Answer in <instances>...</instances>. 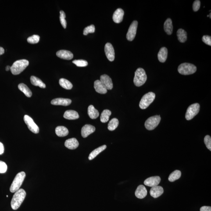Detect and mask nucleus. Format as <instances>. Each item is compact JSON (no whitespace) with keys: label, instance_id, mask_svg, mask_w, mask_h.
I'll list each match as a JSON object with an SVG mask.
<instances>
[{"label":"nucleus","instance_id":"1a4fd4ad","mask_svg":"<svg viewBox=\"0 0 211 211\" xmlns=\"http://www.w3.org/2000/svg\"><path fill=\"white\" fill-rule=\"evenodd\" d=\"M25 123L29 130L33 133L37 134L39 132V128L30 116L25 115L23 118Z\"/></svg>","mask_w":211,"mask_h":211},{"label":"nucleus","instance_id":"aec40b11","mask_svg":"<svg viewBox=\"0 0 211 211\" xmlns=\"http://www.w3.org/2000/svg\"><path fill=\"white\" fill-rule=\"evenodd\" d=\"M79 143L76 138H71L66 140L65 141V145L66 148L70 149H75L78 148Z\"/></svg>","mask_w":211,"mask_h":211},{"label":"nucleus","instance_id":"b1692460","mask_svg":"<svg viewBox=\"0 0 211 211\" xmlns=\"http://www.w3.org/2000/svg\"><path fill=\"white\" fill-rule=\"evenodd\" d=\"M56 135L59 137H64L69 134V130L66 127L63 126H58L55 130Z\"/></svg>","mask_w":211,"mask_h":211},{"label":"nucleus","instance_id":"ea45409f","mask_svg":"<svg viewBox=\"0 0 211 211\" xmlns=\"http://www.w3.org/2000/svg\"><path fill=\"white\" fill-rule=\"evenodd\" d=\"M7 170V166L2 161H0V173H5Z\"/></svg>","mask_w":211,"mask_h":211},{"label":"nucleus","instance_id":"2eb2a0df","mask_svg":"<svg viewBox=\"0 0 211 211\" xmlns=\"http://www.w3.org/2000/svg\"><path fill=\"white\" fill-rule=\"evenodd\" d=\"M72 101L69 98H58L53 99L51 104L54 105H61L67 106L71 103Z\"/></svg>","mask_w":211,"mask_h":211},{"label":"nucleus","instance_id":"9b49d317","mask_svg":"<svg viewBox=\"0 0 211 211\" xmlns=\"http://www.w3.org/2000/svg\"><path fill=\"white\" fill-rule=\"evenodd\" d=\"M106 55L108 60L113 62L115 59V51L113 45L109 43L106 44L105 48Z\"/></svg>","mask_w":211,"mask_h":211},{"label":"nucleus","instance_id":"c85d7f7f","mask_svg":"<svg viewBox=\"0 0 211 211\" xmlns=\"http://www.w3.org/2000/svg\"><path fill=\"white\" fill-rule=\"evenodd\" d=\"M18 88L26 96L30 98L32 95V93L27 86L23 83H20L18 85Z\"/></svg>","mask_w":211,"mask_h":211},{"label":"nucleus","instance_id":"a18cd8bd","mask_svg":"<svg viewBox=\"0 0 211 211\" xmlns=\"http://www.w3.org/2000/svg\"><path fill=\"white\" fill-rule=\"evenodd\" d=\"M5 53V49L2 47H0V55H3Z\"/></svg>","mask_w":211,"mask_h":211},{"label":"nucleus","instance_id":"5701e85b","mask_svg":"<svg viewBox=\"0 0 211 211\" xmlns=\"http://www.w3.org/2000/svg\"><path fill=\"white\" fill-rule=\"evenodd\" d=\"M168 55V50L165 47L161 48L158 52V60L162 63L166 62L167 59Z\"/></svg>","mask_w":211,"mask_h":211},{"label":"nucleus","instance_id":"f8f14e48","mask_svg":"<svg viewBox=\"0 0 211 211\" xmlns=\"http://www.w3.org/2000/svg\"><path fill=\"white\" fill-rule=\"evenodd\" d=\"M161 178L159 176H155L149 177L147 178L144 182V184L146 186L152 187L158 186L160 183Z\"/></svg>","mask_w":211,"mask_h":211},{"label":"nucleus","instance_id":"ddd939ff","mask_svg":"<svg viewBox=\"0 0 211 211\" xmlns=\"http://www.w3.org/2000/svg\"><path fill=\"white\" fill-rule=\"evenodd\" d=\"M100 80L107 90H111L113 88V84L112 79L107 75L104 74L101 76Z\"/></svg>","mask_w":211,"mask_h":211},{"label":"nucleus","instance_id":"c756f323","mask_svg":"<svg viewBox=\"0 0 211 211\" xmlns=\"http://www.w3.org/2000/svg\"><path fill=\"white\" fill-rule=\"evenodd\" d=\"M177 35L179 41L180 42H185L187 40V33L183 29H179L177 31Z\"/></svg>","mask_w":211,"mask_h":211},{"label":"nucleus","instance_id":"0eeeda50","mask_svg":"<svg viewBox=\"0 0 211 211\" xmlns=\"http://www.w3.org/2000/svg\"><path fill=\"white\" fill-rule=\"evenodd\" d=\"M161 120L159 116H151L146 121L145 123V128L148 130H152L157 127Z\"/></svg>","mask_w":211,"mask_h":211},{"label":"nucleus","instance_id":"423d86ee","mask_svg":"<svg viewBox=\"0 0 211 211\" xmlns=\"http://www.w3.org/2000/svg\"><path fill=\"white\" fill-rule=\"evenodd\" d=\"M155 98V93L149 92L143 96L140 101L139 106L141 109H145L148 107L154 101Z\"/></svg>","mask_w":211,"mask_h":211},{"label":"nucleus","instance_id":"6ab92c4d","mask_svg":"<svg viewBox=\"0 0 211 211\" xmlns=\"http://www.w3.org/2000/svg\"><path fill=\"white\" fill-rule=\"evenodd\" d=\"M148 194V191L145 187L143 185H140L137 187L135 191V196L137 198L142 199L145 198Z\"/></svg>","mask_w":211,"mask_h":211},{"label":"nucleus","instance_id":"cd10ccee","mask_svg":"<svg viewBox=\"0 0 211 211\" xmlns=\"http://www.w3.org/2000/svg\"><path fill=\"white\" fill-rule=\"evenodd\" d=\"M30 82L33 85L38 86L40 88H45L46 85L45 83L43 82L42 80L38 77L34 76H31L30 78Z\"/></svg>","mask_w":211,"mask_h":211},{"label":"nucleus","instance_id":"dca6fc26","mask_svg":"<svg viewBox=\"0 0 211 211\" xmlns=\"http://www.w3.org/2000/svg\"><path fill=\"white\" fill-rule=\"evenodd\" d=\"M163 189L161 186H156L152 187L150 191L151 196L155 198H158L163 193Z\"/></svg>","mask_w":211,"mask_h":211},{"label":"nucleus","instance_id":"412c9836","mask_svg":"<svg viewBox=\"0 0 211 211\" xmlns=\"http://www.w3.org/2000/svg\"><path fill=\"white\" fill-rule=\"evenodd\" d=\"M94 87L95 91L99 94H105L107 92V90L99 80L94 82Z\"/></svg>","mask_w":211,"mask_h":211},{"label":"nucleus","instance_id":"7c9ffc66","mask_svg":"<svg viewBox=\"0 0 211 211\" xmlns=\"http://www.w3.org/2000/svg\"><path fill=\"white\" fill-rule=\"evenodd\" d=\"M59 84L63 88L66 90H70L73 88V85L69 80L64 78H61L59 80Z\"/></svg>","mask_w":211,"mask_h":211},{"label":"nucleus","instance_id":"49530a36","mask_svg":"<svg viewBox=\"0 0 211 211\" xmlns=\"http://www.w3.org/2000/svg\"><path fill=\"white\" fill-rule=\"evenodd\" d=\"M5 70L6 71H9V70H11V66H7L6 68H5Z\"/></svg>","mask_w":211,"mask_h":211},{"label":"nucleus","instance_id":"f704fd0d","mask_svg":"<svg viewBox=\"0 0 211 211\" xmlns=\"http://www.w3.org/2000/svg\"><path fill=\"white\" fill-rule=\"evenodd\" d=\"M66 13L63 11H61L60 12V16H59V19H60V21L62 26L64 29H66Z\"/></svg>","mask_w":211,"mask_h":211},{"label":"nucleus","instance_id":"bb28decb","mask_svg":"<svg viewBox=\"0 0 211 211\" xmlns=\"http://www.w3.org/2000/svg\"><path fill=\"white\" fill-rule=\"evenodd\" d=\"M88 113L91 119H97L99 116V112L92 105H90L88 108Z\"/></svg>","mask_w":211,"mask_h":211},{"label":"nucleus","instance_id":"c9c22d12","mask_svg":"<svg viewBox=\"0 0 211 211\" xmlns=\"http://www.w3.org/2000/svg\"><path fill=\"white\" fill-rule=\"evenodd\" d=\"M73 63L78 67H85L88 66V64L87 61L83 60V59L74 60L73 61Z\"/></svg>","mask_w":211,"mask_h":211},{"label":"nucleus","instance_id":"a211bd4d","mask_svg":"<svg viewBox=\"0 0 211 211\" xmlns=\"http://www.w3.org/2000/svg\"><path fill=\"white\" fill-rule=\"evenodd\" d=\"M124 11L121 8H118L113 13V21L116 23H120L123 20Z\"/></svg>","mask_w":211,"mask_h":211},{"label":"nucleus","instance_id":"58836bf2","mask_svg":"<svg viewBox=\"0 0 211 211\" xmlns=\"http://www.w3.org/2000/svg\"><path fill=\"white\" fill-rule=\"evenodd\" d=\"M204 142L206 145L207 148H208L209 151H211V138L210 136L209 135H206L205 136V138H204Z\"/></svg>","mask_w":211,"mask_h":211},{"label":"nucleus","instance_id":"f03ea898","mask_svg":"<svg viewBox=\"0 0 211 211\" xmlns=\"http://www.w3.org/2000/svg\"><path fill=\"white\" fill-rule=\"evenodd\" d=\"M29 64V61L26 59H20L15 61L11 66V71L14 75L19 74L26 69Z\"/></svg>","mask_w":211,"mask_h":211},{"label":"nucleus","instance_id":"72a5a7b5","mask_svg":"<svg viewBox=\"0 0 211 211\" xmlns=\"http://www.w3.org/2000/svg\"><path fill=\"white\" fill-rule=\"evenodd\" d=\"M119 120L116 118H113L109 121L108 124V128L109 131H113L117 128L119 125Z\"/></svg>","mask_w":211,"mask_h":211},{"label":"nucleus","instance_id":"79ce46f5","mask_svg":"<svg viewBox=\"0 0 211 211\" xmlns=\"http://www.w3.org/2000/svg\"><path fill=\"white\" fill-rule=\"evenodd\" d=\"M202 41L207 45L211 46V37L210 36H203L202 38Z\"/></svg>","mask_w":211,"mask_h":211},{"label":"nucleus","instance_id":"6e6552de","mask_svg":"<svg viewBox=\"0 0 211 211\" xmlns=\"http://www.w3.org/2000/svg\"><path fill=\"white\" fill-rule=\"evenodd\" d=\"M199 110L200 105L198 103H195L190 105L186 112V119L188 120H191L198 114Z\"/></svg>","mask_w":211,"mask_h":211},{"label":"nucleus","instance_id":"37998d69","mask_svg":"<svg viewBox=\"0 0 211 211\" xmlns=\"http://www.w3.org/2000/svg\"><path fill=\"white\" fill-rule=\"evenodd\" d=\"M200 211H211V206H203L201 207L200 209Z\"/></svg>","mask_w":211,"mask_h":211},{"label":"nucleus","instance_id":"4468645a","mask_svg":"<svg viewBox=\"0 0 211 211\" xmlns=\"http://www.w3.org/2000/svg\"><path fill=\"white\" fill-rule=\"evenodd\" d=\"M95 128L94 126L90 124H86L83 126L81 129V135L83 138L88 137L95 131Z\"/></svg>","mask_w":211,"mask_h":211},{"label":"nucleus","instance_id":"7ed1b4c3","mask_svg":"<svg viewBox=\"0 0 211 211\" xmlns=\"http://www.w3.org/2000/svg\"><path fill=\"white\" fill-rule=\"evenodd\" d=\"M147 76L145 71L141 68H138L136 70L134 74L133 82L137 87H141L145 83Z\"/></svg>","mask_w":211,"mask_h":211},{"label":"nucleus","instance_id":"393cba45","mask_svg":"<svg viewBox=\"0 0 211 211\" xmlns=\"http://www.w3.org/2000/svg\"><path fill=\"white\" fill-rule=\"evenodd\" d=\"M164 28L165 32L169 35H171L173 31V26L172 21L170 19H168L164 24Z\"/></svg>","mask_w":211,"mask_h":211},{"label":"nucleus","instance_id":"a19ab883","mask_svg":"<svg viewBox=\"0 0 211 211\" xmlns=\"http://www.w3.org/2000/svg\"><path fill=\"white\" fill-rule=\"evenodd\" d=\"M201 2L198 0L195 1L193 4V9L194 12H196L199 10L200 7Z\"/></svg>","mask_w":211,"mask_h":211},{"label":"nucleus","instance_id":"20e7f679","mask_svg":"<svg viewBox=\"0 0 211 211\" xmlns=\"http://www.w3.org/2000/svg\"><path fill=\"white\" fill-rule=\"evenodd\" d=\"M26 177V173L24 172H21L18 173L12 182L10 188L11 192H15L20 189Z\"/></svg>","mask_w":211,"mask_h":211},{"label":"nucleus","instance_id":"39448f33","mask_svg":"<svg viewBox=\"0 0 211 211\" xmlns=\"http://www.w3.org/2000/svg\"><path fill=\"white\" fill-rule=\"evenodd\" d=\"M196 66L192 64L189 63H183L180 64L178 67V71L179 73L184 75H188L193 74L196 71Z\"/></svg>","mask_w":211,"mask_h":211},{"label":"nucleus","instance_id":"de8ad7c7","mask_svg":"<svg viewBox=\"0 0 211 211\" xmlns=\"http://www.w3.org/2000/svg\"><path fill=\"white\" fill-rule=\"evenodd\" d=\"M211 13H210V14H209V17H210V19H211Z\"/></svg>","mask_w":211,"mask_h":211},{"label":"nucleus","instance_id":"473e14b6","mask_svg":"<svg viewBox=\"0 0 211 211\" xmlns=\"http://www.w3.org/2000/svg\"><path fill=\"white\" fill-rule=\"evenodd\" d=\"M181 172L180 170H176L170 173L169 176L168 180L170 182H173L176 181L181 177Z\"/></svg>","mask_w":211,"mask_h":211},{"label":"nucleus","instance_id":"9d476101","mask_svg":"<svg viewBox=\"0 0 211 211\" xmlns=\"http://www.w3.org/2000/svg\"><path fill=\"white\" fill-rule=\"evenodd\" d=\"M138 25V22L137 21L134 20L130 26L127 33V35H126V38L129 41H133L135 38L136 33H137Z\"/></svg>","mask_w":211,"mask_h":211},{"label":"nucleus","instance_id":"4be33fe9","mask_svg":"<svg viewBox=\"0 0 211 211\" xmlns=\"http://www.w3.org/2000/svg\"><path fill=\"white\" fill-rule=\"evenodd\" d=\"M63 117L68 120H76L79 118L78 113L75 111L69 110L66 111L64 114Z\"/></svg>","mask_w":211,"mask_h":211},{"label":"nucleus","instance_id":"c03bdc74","mask_svg":"<svg viewBox=\"0 0 211 211\" xmlns=\"http://www.w3.org/2000/svg\"><path fill=\"white\" fill-rule=\"evenodd\" d=\"M4 147L2 143L0 142V155H2L4 153Z\"/></svg>","mask_w":211,"mask_h":211},{"label":"nucleus","instance_id":"4c0bfd02","mask_svg":"<svg viewBox=\"0 0 211 211\" xmlns=\"http://www.w3.org/2000/svg\"><path fill=\"white\" fill-rule=\"evenodd\" d=\"M95 27L94 25H91V26H88L84 29L83 30V34L84 35H87L88 33H94L95 32Z\"/></svg>","mask_w":211,"mask_h":211},{"label":"nucleus","instance_id":"e433bc0d","mask_svg":"<svg viewBox=\"0 0 211 211\" xmlns=\"http://www.w3.org/2000/svg\"><path fill=\"white\" fill-rule=\"evenodd\" d=\"M40 37L39 36L33 35L27 38V42L31 44H35L38 43L40 41Z\"/></svg>","mask_w":211,"mask_h":211},{"label":"nucleus","instance_id":"f3484780","mask_svg":"<svg viewBox=\"0 0 211 211\" xmlns=\"http://www.w3.org/2000/svg\"><path fill=\"white\" fill-rule=\"evenodd\" d=\"M56 55L58 57L66 60H70L73 59V54L71 52L65 50L58 51L56 52Z\"/></svg>","mask_w":211,"mask_h":211},{"label":"nucleus","instance_id":"f257e3e1","mask_svg":"<svg viewBox=\"0 0 211 211\" xmlns=\"http://www.w3.org/2000/svg\"><path fill=\"white\" fill-rule=\"evenodd\" d=\"M26 193L23 189H19L14 194L11 201L12 209L14 210L19 209L26 198Z\"/></svg>","mask_w":211,"mask_h":211},{"label":"nucleus","instance_id":"2f4dec72","mask_svg":"<svg viewBox=\"0 0 211 211\" xmlns=\"http://www.w3.org/2000/svg\"><path fill=\"white\" fill-rule=\"evenodd\" d=\"M112 114V112L108 109H105L101 113L100 116L101 121L102 123H106L109 120V116Z\"/></svg>","mask_w":211,"mask_h":211},{"label":"nucleus","instance_id":"a878e982","mask_svg":"<svg viewBox=\"0 0 211 211\" xmlns=\"http://www.w3.org/2000/svg\"><path fill=\"white\" fill-rule=\"evenodd\" d=\"M106 145H103L98 147V148H96L93 151L90 153L88 157V159L90 160H92L94 158H95L99 153H100L102 151L105 150L106 148Z\"/></svg>","mask_w":211,"mask_h":211}]
</instances>
